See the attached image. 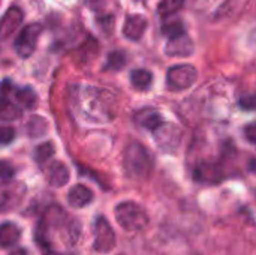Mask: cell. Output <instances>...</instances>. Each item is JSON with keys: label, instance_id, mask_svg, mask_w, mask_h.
Masks as SVG:
<instances>
[{"label": "cell", "instance_id": "obj_28", "mask_svg": "<svg viewBox=\"0 0 256 255\" xmlns=\"http://www.w3.org/2000/svg\"><path fill=\"white\" fill-rule=\"evenodd\" d=\"M255 105L256 99L254 93H249V95H244V96L240 98V107H242V108H244V110H248V111H252V110L255 108Z\"/></svg>", "mask_w": 256, "mask_h": 255}, {"label": "cell", "instance_id": "obj_25", "mask_svg": "<svg viewBox=\"0 0 256 255\" xmlns=\"http://www.w3.org/2000/svg\"><path fill=\"white\" fill-rule=\"evenodd\" d=\"M80 233H81V224L78 221H70L66 225V242L69 245H75L80 239Z\"/></svg>", "mask_w": 256, "mask_h": 255}, {"label": "cell", "instance_id": "obj_5", "mask_svg": "<svg viewBox=\"0 0 256 255\" xmlns=\"http://www.w3.org/2000/svg\"><path fill=\"white\" fill-rule=\"evenodd\" d=\"M196 78H198V71L192 65H176L170 68L166 74V83L170 89L176 92L189 89L190 86H194Z\"/></svg>", "mask_w": 256, "mask_h": 255}, {"label": "cell", "instance_id": "obj_18", "mask_svg": "<svg viewBox=\"0 0 256 255\" xmlns=\"http://www.w3.org/2000/svg\"><path fill=\"white\" fill-rule=\"evenodd\" d=\"M136 119H138V122H140L141 126H144L146 129H148L152 132L164 123L162 116L158 111L152 110V108H144L142 111H140L138 116H136Z\"/></svg>", "mask_w": 256, "mask_h": 255}, {"label": "cell", "instance_id": "obj_7", "mask_svg": "<svg viewBox=\"0 0 256 255\" xmlns=\"http://www.w3.org/2000/svg\"><path fill=\"white\" fill-rule=\"evenodd\" d=\"M153 138L159 149L164 152H172L178 147L182 140V131L177 125L164 122L159 128L153 131Z\"/></svg>", "mask_w": 256, "mask_h": 255}, {"label": "cell", "instance_id": "obj_6", "mask_svg": "<svg viewBox=\"0 0 256 255\" xmlns=\"http://www.w3.org/2000/svg\"><path fill=\"white\" fill-rule=\"evenodd\" d=\"M116 246V233L105 216H98L94 221V242L93 249L100 254L112 251Z\"/></svg>", "mask_w": 256, "mask_h": 255}, {"label": "cell", "instance_id": "obj_20", "mask_svg": "<svg viewBox=\"0 0 256 255\" xmlns=\"http://www.w3.org/2000/svg\"><path fill=\"white\" fill-rule=\"evenodd\" d=\"M153 75L147 69H136L130 74V83L136 90H147L152 84Z\"/></svg>", "mask_w": 256, "mask_h": 255}, {"label": "cell", "instance_id": "obj_24", "mask_svg": "<svg viewBox=\"0 0 256 255\" xmlns=\"http://www.w3.org/2000/svg\"><path fill=\"white\" fill-rule=\"evenodd\" d=\"M160 32H162L165 36H168V39L186 33V32H184V27H183V24H182V21H178V20L165 23V24L162 26V30H160Z\"/></svg>", "mask_w": 256, "mask_h": 255}, {"label": "cell", "instance_id": "obj_9", "mask_svg": "<svg viewBox=\"0 0 256 255\" xmlns=\"http://www.w3.org/2000/svg\"><path fill=\"white\" fill-rule=\"evenodd\" d=\"M22 20H24L22 11L18 6H10L0 20V41L10 38L21 26Z\"/></svg>", "mask_w": 256, "mask_h": 255}, {"label": "cell", "instance_id": "obj_3", "mask_svg": "<svg viewBox=\"0 0 256 255\" xmlns=\"http://www.w3.org/2000/svg\"><path fill=\"white\" fill-rule=\"evenodd\" d=\"M114 215L117 224L126 231H141L148 225L147 212L144 210V207H141L134 201L120 203L116 207Z\"/></svg>", "mask_w": 256, "mask_h": 255}, {"label": "cell", "instance_id": "obj_11", "mask_svg": "<svg viewBox=\"0 0 256 255\" xmlns=\"http://www.w3.org/2000/svg\"><path fill=\"white\" fill-rule=\"evenodd\" d=\"M45 176L48 179V183L54 188H62L64 186L69 179H70V173H69V168L60 162V161H52L48 167H46V171H45Z\"/></svg>", "mask_w": 256, "mask_h": 255}, {"label": "cell", "instance_id": "obj_33", "mask_svg": "<svg viewBox=\"0 0 256 255\" xmlns=\"http://www.w3.org/2000/svg\"><path fill=\"white\" fill-rule=\"evenodd\" d=\"M250 171H255V159L250 161Z\"/></svg>", "mask_w": 256, "mask_h": 255}, {"label": "cell", "instance_id": "obj_8", "mask_svg": "<svg viewBox=\"0 0 256 255\" xmlns=\"http://www.w3.org/2000/svg\"><path fill=\"white\" fill-rule=\"evenodd\" d=\"M26 192V186L22 183L8 182L6 185H0V213L14 209Z\"/></svg>", "mask_w": 256, "mask_h": 255}, {"label": "cell", "instance_id": "obj_4", "mask_svg": "<svg viewBox=\"0 0 256 255\" xmlns=\"http://www.w3.org/2000/svg\"><path fill=\"white\" fill-rule=\"evenodd\" d=\"M40 32H42V26L39 23H32L20 32V35L15 39L14 48L21 59H27L34 53Z\"/></svg>", "mask_w": 256, "mask_h": 255}, {"label": "cell", "instance_id": "obj_2", "mask_svg": "<svg viewBox=\"0 0 256 255\" xmlns=\"http://www.w3.org/2000/svg\"><path fill=\"white\" fill-rule=\"evenodd\" d=\"M76 111L87 120H92L94 123L105 122L111 119V114L106 111L104 101L99 99L98 92L94 89H78L75 98H74Z\"/></svg>", "mask_w": 256, "mask_h": 255}, {"label": "cell", "instance_id": "obj_27", "mask_svg": "<svg viewBox=\"0 0 256 255\" xmlns=\"http://www.w3.org/2000/svg\"><path fill=\"white\" fill-rule=\"evenodd\" d=\"M15 174V170L14 167L9 164V162H4V161H0V180L3 182H9Z\"/></svg>", "mask_w": 256, "mask_h": 255}, {"label": "cell", "instance_id": "obj_14", "mask_svg": "<svg viewBox=\"0 0 256 255\" xmlns=\"http://www.w3.org/2000/svg\"><path fill=\"white\" fill-rule=\"evenodd\" d=\"M92 201H93V192L86 185H81V183L75 185L68 194V203H69V206H72L75 209L86 207Z\"/></svg>", "mask_w": 256, "mask_h": 255}, {"label": "cell", "instance_id": "obj_21", "mask_svg": "<svg viewBox=\"0 0 256 255\" xmlns=\"http://www.w3.org/2000/svg\"><path fill=\"white\" fill-rule=\"evenodd\" d=\"M56 152V147L51 141H46V143H42L39 144L36 149H34V153H33V158L38 164H45L46 161H50Z\"/></svg>", "mask_w": 256, "mask_h": 255}, {"label": "cell", "instance_id": "obj_13", "mask_svg": "<svg viewBox=\"0 0 256 255\" xmlns=\"http://www.w3.org/2000/svg\"><path fill=\"white\" fill-rule=\"evenodd\" d=\"M194 177L200 183H219L222 180V173L219 165L202 162L195 168Z\"/></svg>", "mask_w": 256, "mask_h": 255}, {"label": "cell", "instance_id": "obj_32", "mask_svg": "<svg viewBox=\"0 0 256 255\" xmlns=\"http://www.w3.org/2000/svg\"><path fill=\"white\" fill-rule=\"evenodd\" d=\"M9 255H27V251H26L24 248H18V249L12 251Z\"/></svg>", "mask_w": 256, "mask_h": 255}, {"label": "cell", "instance_id": "obj_30", "mask_svg": "<svg viewBox=\"0 0 256 255\" xmlns=\"http://www.w3.org/2000/svg\"><path fill=\"white\" fill-rule=\"evenodd\" d=\"M244 132H246V137H248L249 143L255 144L256 143V125L255 123H250V125H248V126H246V129H244Z\"/></svg>", "mask_w": 256, "mask_h": 255}, {"label": "cell", "instance_id": "obj_22", "mask_svg": "<svg viewBox=\"0 0 256 255\" xmlns=\"http://www.w3.org/2000/svg\"><path fill=\"white\" fill-rule=\"evenodd\" d=\"M184 5V0H160L158 6V14L164 18L178 12Z\"/></svg>", "mask_w": 256, "mask_h": 255}, {"label": "cell", "instance_id": "obj_31", "mask_svg": "<svg viewBox=\"0 0 256 255\" xmlns=\"http://www.w3.org/2000/svg\"><path fill=\"white\" fill-rule=\"evenodd\" d=\"M87 5L93 9V11H99L105 6V0H87Z\"/></svg>", "mask_w": 256, "mask_h": 255}, {"label": "cell", "instance_id": "obj_26", "mask_svg": "<svg viewBox=\"0 0 256 255\" xmlns=\"http://www.w3.org/2000/svg\"><path fill=\"white\" fill-rule=\"evenodd\" d=\"M15 138V129L10 126H0V144L8 146Z\"/></svg>", "mask_w": 256, "mask_h": 255}, {"label": "cell", "instance_id": "obj_19", "mask_svg": "<svg viewBox=\"0 0 256 255\" xmlns=\"http://www.w3.org/2000/svg\"><path fill=\"white\" fill-rule=\"evenodd\" d=\"M21 110L16 104L10 102L8 98H0V120L2 122H12L20 119Z\"/></svg>", "mask_w": 256, "mask_h": 255}, {"label": "cell", "instance_id": "obj_34", "mask_svg": "<svg viewBox=\"0 0 256 255\" xmlns=\"http://www.w3.org/2000/svg\"><path fill=\"white\" fill-rule=\"evenodd\" d=\"M45 255H62V254H58V252H46Z\"/></svg>", "mask_w": 256, "mask_h": 255}, {"label": "cell", "instance_id": "obj_17", "mask_svg": "<svg viewBox=\"0 0 256 255\" xmlns=\"http://www.w3.org/2000/svg\"><path fill=\"white\" fill-rule=\"evenodd\" d=\"M48 129H50L48 120L40 116H32L28 122L26 123V131L30 138H40L46 135Z\"/></svg>", "mask_w": 256, "mask_h": 255}, {"label": "cell", "instance_id": "obj_10", "mask_svg": "<svg viewBox=\"0 0 256 255\" xmlns=\"http://www.w3.org/2000/svg\"><path fill=\"white\" fill-rule=\"evenodd\" d=\"M194 51H195L194 42L186 33L176 38H170L165 47V53L171 57H189L194 54Z\"/></svg>", "mask_w": 256, "mask_h": 255}, {"label": "cell", "instance_id": "obj_29", "mask_svg": "<svg viewBox=\"0 0 256 255\" xmlns=\"http://www.w3.org/2000/svg\"><path fill=\"white\" fill-rule=\"evenodd\" d=\"M98 23H99V26L104 29V32L110 33V32H111V29L114 27V17H112V15L99 17V18H98Z\"/></svg>", "mask_w": 256, "mask_h": 255}, {"label": "cell", "instance_id": "obj_23", "mask_svg": "<svg viewBox=\"0 0 256 255\" xmlns=\"http://www.w3.org/2000/svg\"><path fill=\"white\" fill-rule=\"evenodd\" d=\"M126 54L120 50H116V51H111L108 54V59H106V65H105V69H110V71H120L124 68L126 65Z\"/></svg>", "mask_w": 256, "mask_h": 255}, {"label": "cell", "instance_id": "obj_1", "mask_svg": "<svg viewBox=\"0 0 256 255\" xmlns=\"http://www.w3.org/2000/svg\"><path fill=\"white\" fill-rule=\"evenodd\" d=\"M124 173L134 180H146L153 170V158L141 143H130L123 158Z\"/></svg>", "mask_w": 256, "mask_h": 255}, {"label": "cell", "instance_id": "obj_16", "mask_svg": "<svg viewBox=\"0 0 256 255\" xmlns=\"http://www.w3.org/2000/svg\"><path fill=\"white\" fill-rule=\"evenodd\" d=\"M12 92H14V99L20 107L26 110H33L38 105V95L32 87L28 86L16 87V89H12Z\"/></svg>", "mask_w": 256, "mask_h": 255}, {"label": "cell", "instance_id": "obj_15", "mask_svg": "<svg viewBox=\"0 0 256 255\" xmlns=\"http://www.w3.org/2000/svg\"><path fill=\"white\" fill-rule=\"evenodd\" d=\"M21 239V230L14 222H4L0 225V248L15 246Z\"/></svg>", "mask_w": 256, "mask_h": 255}, {"label": "cell", "instance_id": "obj_12", "mask_svg": "<svg viewBox=\"0 0 256 255\" xmlns=\"http://www.w3.org/2000/svg\"><path fill=\"white\" fill-rule=\"evenodd\" d=\"M147 29V20L142 15H129L123 26V35L129 41H140Z\"/></svg>", "mask_w": 256, "mask_h": 255}]
</instances>
